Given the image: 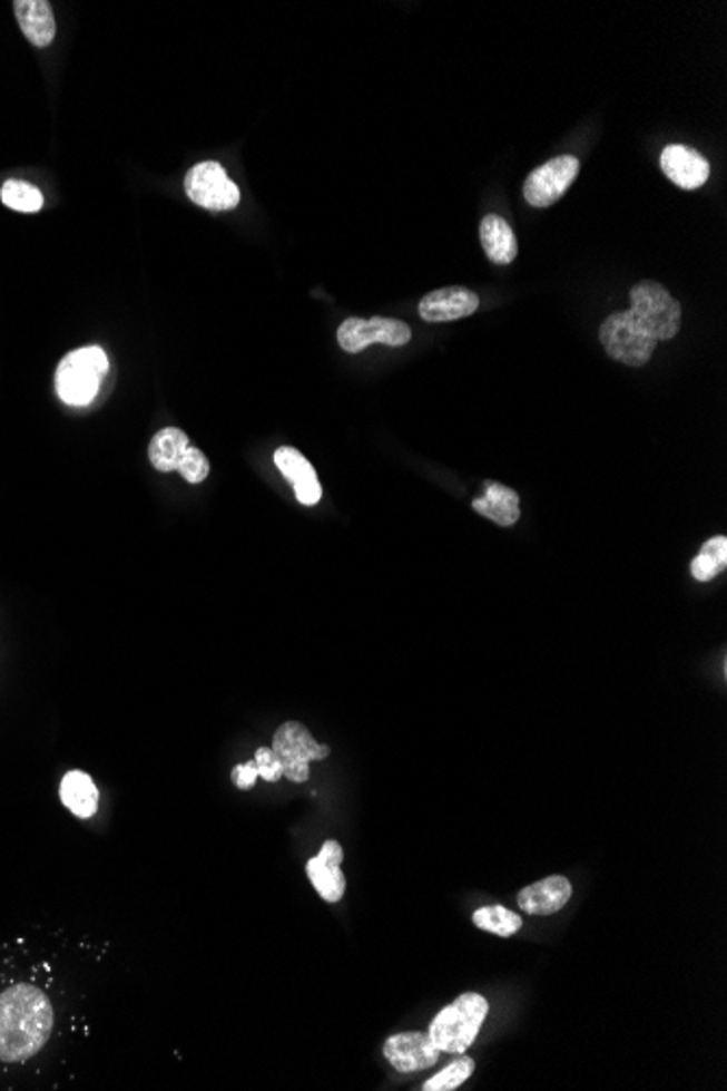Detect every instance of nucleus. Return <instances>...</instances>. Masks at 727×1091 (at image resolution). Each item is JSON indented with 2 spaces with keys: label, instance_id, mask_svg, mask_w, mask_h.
<instances>
[{
  "label": "nucleus",
  "instance_id": "obj_1",
  "mask_svg": "<svg viewBox=\"0 0 727 1091\" xmlns=\"http://www.w3.org/2000/svg\"><path fill=\"white\" fill-rule=\"evenodd\" d=\"M488 1011L490 1006L484 996L473 992L462 994L438 1013L428 1033L440 1052L462 1054L475 1044Z\"/></svg>",
  "mask_w": 727,
  "mask_h": 1091
},
{
  "label": "nucleus",
  "instance_id": "obj_2",
  "mask_svg": "<svg viewBox=\"0 0 727 1091\" xmlns=\"http://www.w3.org/2000/svg\"><path fill=\"white\" fill-rule=\"evenodd\" d=\"M107 371L109 360L100 347H83L68 353L55 376L59 399L68 406H90Z\"/></svg>",
  "mask_w": 727,
  "mask_h": 1091
},
{
  "label": "nucleus",
  "instance_id": "obj_3",
  "mask_svg": "<svg viewBox=\"0 0 727 1091\" xmlns=\"http://www.w3.org/2000/svg\"><path fill=\"white\" fill-rule=\"evenodd\" d=\"M630 314L633 325L656 342L674 340L681 328V305L669 290L656 282H640L630 292Z\"/></svg>",
  "mask_w": 727,
  "mask_h": 1091
},
{
  "label": "nucleus",
  "instance_id": "obj_4",
  "mask_svg": "<svg viewBox=\"0 0 727 1091\" xmlns=\"http://www.w3.org/2000/svg\"><path fill=\"white\" fill-rule=\"evenodd\" d=\"M273 752L282 762V771L291 782H307L310 780V762L330 757V746H321L312 732L298 723L286 721L279 725L273 739Z\"/></svg>",
  "mask_w": 727,
  "mask_h": 1091
},
{
  "label": "nucleus",
  "instance_id": "obj_5",
  "mask_svg": "<svg viewBox=\"0 0 727 1091\" xmlns=\"http://www.w3.org/2000/svg\"><path fill=\"white\" fill-rule=\"evenodd\" d=\"M599 340L606 353L626 367H645L651 360V353L658 344L651 335L640 332L633 325L628 310L610 314L601 323Z\"/></svg>",
  "mask_w": 727,
  "mask_h": 1091
},
{
  "label": "nucleus",
  "instance_id": "obj_6",
  "mask_svg": "<svg viewBox=\"0 0 727 1091\" xmlns=\"http://www.w3.org/2000/svg\"><path fill=\"white\" fill-rule=\"evenodd\" d=\"M186 194L193 203L209 212H227L240 203L238 186L227 177L218 162H200L190 168L186 175Z\"/></svg>",
  "mask_w": 727,
  "mask_h": 1091
},
{
  "label": "nucleus",
  "instance_id": "obj_7",
  "mask_svg": "<svg viewBox=\"0 0 727 1091\" xmlns=\"http://www.w3.org/2000/svg\"><path fill=\"white\" fill-rule=\"evenodd\" d=\"M580 173V159L573 155H560L538 166L523 186V196L532 207H549L558 203L571 188Z\"/></svg>",
  "mask_w": 727,
  "mask_h": 1091
},
{
  "label": "nucleus",
  "instance_id": "obj_8",
  "mask_svg": "<svg viewBox=\"0 0 727 1091\" xmlns=\"http://www.w3.org/2000/svg\"><path fill=\"white\" fill-rule=\"evenodd\" d=\"M412 338V330L396 319H346L338 330L340 347L346 353H360L366 347L380 342L389 347H403Z\"/></svg>",
  "mask_w": 727,
  "mask_h": 1091
},
{
  "label": "nucleus",
  "instance_id": "obj_9",
  "mask_svg": "<svg viewBox=\"0 0 727 1091\" xmlns=\"http://www.w3.org/2000/svg\"><path fill=\"white\" fill-rule=\"evenodd\" d=\"M384 1056L399 1072H421L440 1061V1050L430 1033H399L384 1044Z\"/></svg>",
  "mask_w": 727,
  "mask_h": 1091
},
{
  "label": "nucleus",
  "instance_id": "obj_10",
  "mask_svg": "<svg viewBox=\"0 0 727 1091\" xmlns=\"http://www.w3.org/2000/svg\"><path fill=\"white\" fill-rule=\"evenodd\" d=\"M480 308V296L462 285L440 288L419 303V314L428 323H451L471 316Z\"/></svg>",
  "mask_w": 727,
  "mask_h": 1091
},
{
  "label": "nucleus",
  "instance_id": "obj_11",
  "mask_svg": "<svg viewBox=\"0 0 727 1091\" xmlns=\"http://www.w3.org/2000/svg\"><path fill=\"white\" fill-rule=\"evenodd\" d=\"M662 173L681 191H697L710 177L708 159L684 144H669L660 155Z\"/></svg>",
  "mask_w": 727,
  "mask_h": 1091
},
{
  "label": "nucleus",
  "instance_id": "obj_12",
  "mask_svg": "<svg viewBox=\"0 0 727 1091\" xmlns=\"http://www.w3.org/2000/svg\"><path fill=\"white\" fill-rule=\"evenodd\" d=\"M344 850L338 841H325L321 853L307 860V878L325 902H340L346 892V878L340 869Z\"/></svg>",
  "mask_w": 727,
  "mask_h": 1091
},
{
  "label": "nucleus",
  "instance_id": "obj_13",
  "mask_svg": "<svg viewBox=\"0 0 727 1091\" xmlns=\"http://www.w3.org/2000/svg\"><path fill=\"white\" fill-rule=\"evenodd\" d=\"M275 465L294 486L296 501L303 506H316L321 501L323 488L314 474V467L294 447H279L275 451Z\"/></svg>",
  "mask_w": 727,
  "mask_h": 1091
},
{
  "label": "nucleus",
  "instance_id": "obj_14",
  "mask_svg": "<svg viewBox=\"0 0 727 1091\" xmlns=\"http://www.w3.org/2000/svg\"><path fill=\"white\" fill-rule=\"evenodd\" d=\"M573 898V885L564 876H549L519 892V906L530 915H553Z\"/></svg>",
  "mask_w": 727,
  "mask_h": 1091
},
{
  "label": "nucleus",
  "instance_id": "obj_15",
  "mask_svg": "<svg viewBox=\"0 0 727 1091\" xmlns=\"http://www.w3.org/2000/svg\"><path fill=\"white\" fill-rule=\"evenodd\" d=\"M13 13L18 18L22 33L33 47H49L55 40L57 27H55L52 7L47 0H16Z\"/></svg>",
  "mask_w": 727,
  "mask_h": 1091
},
{
  "label": "nucleus",
  "instance_id": "obj_16",
  "mask_svg": "<svg viewBox=\"0 0 727 1091\" xmlns=\"http://www.w3.org/2000/svg\"><path fill=\"white\" fill-rule=\"evenodd\" d=\"M473 508L478 515L501 527H510L521 517V499L517 490L497 481H485L484 495L473 501Z\"/></svg>",
  "mask_w": 727,
  "mask_h": 1091
},
{
  "label": "nucleus",
  "instance_id": "obj_17",
  "mask_svg": "<svg viewBox=\"0 0 727 1091\" xmlns=\"http://www.w3.org/2000/svg\"><path fill=\"white\" fill-rule=\"evenodd\" d=\"M59 798L79 819H90L98 810V789L86 771H70L59 785Z\"/></svg>",
  "mask_w": 727,
  "mask_h": 1091
},
{
  "label": "nucleus",
  "instance_id": "obj_18",
  "mask_svg": "<svg viewBox=\"0 0 727 1091\" xmlns=\"http://www.w3.org/2000/svg\"><path fill=\"white\" fill-rule=\"evenodd\" d=\"M480 237L485 257L497 266H508L519 253V244L512 227L497 214H488L480 225Z\"/></svg>",
  "mask_w": 727,
  "mask_h": 1091
},
{
  "label": "nucleus",
  "instance_id": "obj_19",
  "mask_svg": "<svg viewBox=\"0 0 727 1091\" xmlns=\"http://www.w3.org/2000/svg\"><path fill=\"white\" fill-rule=\"evenodd\" d=\"M188 447H190V438L186 436L184 429H161L153 436L148 445V460L157 471L170 474L177 471V465Z\"/></svg>",
  "mask_w": 727,
  "mask_h": 1091
},
{
  "label": "nucleus",
  "instance_id": "obj_20",
  "mask_svg": "<svg viewBox=\"0 0 727 1091\" xmlns=\"http://www.w3.org/2000/svg\"><path fill=\"white\" fill-rule=\"evenodd\" d=\"M727 567V538L715 536L704 543L699 556L690 563V573L697 582H710Z\"/></svg>",
  "mask_w": 727,
  "mask_h": 1091
},
{
  "label": "nucleus",
  "instance_id": "obj_21",
  "mask_svg": "<svg viewBox=\"0 0 727 1091\" xmlns=\"http://www.w3.org/2000/svg\"><path fill=\"white\" fill-rule=\"evenodd\" d=\"M473 924L480 931L492 933L497 937H512V935H517L523 928L521 915L508 910L505 906H484V908H478L473 913Z\"/></svg>",
  "mask_w": 727,
  "mask_h": 1091
},
{
  "label": "nucleus",
  "instance_id": "obj_22",
  "mask_svg": "<svg viewBox=\"0 0 727 1091\" xmlns=\"http://www.w3.org/2000/svg\"><path fill=\"white\" fill-rule=\"evenodd\" d=\"M0 201L7 207H11L16 212H24V214H36L45 205L42 192L38 191L36 186H31L27 182H18V179L4 182V186L0 191Z\"/></svg>",
  "mask_w": 727,
  "mask_h": 1091
},
{
  "label": "nucleus",
  "instance_id": "obj_23",
  "mask_svg": "<svg viewBox=\"0 0 727 1091\" xmlns=\"http://www.w3.org/2000/svg\"><path fill=\"white\" fill-rule=\"evenodd\" d=\"M475 1072V1061L471 1056H466L464 1052L458 1054V1059L453 1063H449L444 1070H440L436 1077H432L423 1090L425 1091H453L458 1090L460 1085H464Z\"/></svg>",
  "mask_w": 727,
  "mask_h": 1091
},
{
  "label": "nucleus",
  "instance_id": "obj_24",
  "mask_svg": "<svg viewBox=\"0 0 727 1091\" xmlns=\"http://www.w3.org/2000/svg\"><path fill=\"white\" fill-rule=\"evenodd\" d=\"M177 471L186 477V481L190 484H200L207 475H209V460L205 458V454L196 447H188L177 465Z\"/></svg>",
  "mask_w": 727,
  "mask_h": 1091
},
{
  "label": "nucleus",
  "instance_id": "obj_25",
  "mask_svg": "<svg viewBox=\"0 0 727 1091\" xmlns=\"http://www.w3.org/2000/svg\"><path fill=\"white\" fill-rule=\"evenodd\" d=\"M255 769H257V778L266 780V782H277L284 771H282V762L277 759V754L273 752V748H259L255 752Z\"/></svg>",
  "mask_w": 727,
  "mask_h": 1091
},
{
  "label": "nucleus",
  "instance_id": "obj_26",
  "mask_svg": "<svg viewBox=\"0 0 727 1091\" xmlns=\"http://www.w3.org/2000/svg\"><path fill=\"white\" fill-rule=\"evenodd\" d=\"M234 782L238 789H253V785L257 782V769H255V762L248 760V762H243V764H236L234 767V773H232Z\"/></svg>",
  "mask_w": 727,
  "mask_h": 1091
}]
</instances>
